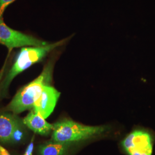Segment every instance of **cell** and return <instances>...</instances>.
I'll use <instances>...</instances> for the list:
<instances>
[{
  "label": "cell",
  "instance_id": "cell-1",
  "mask_svg": "<svg viewBox=\"0 0 155 155\" xmlns=\"http://www.w3.org/2000/svg\"><path fill=\"white\" fill-rule=\"evenodd\" d=\"M54 63L50 61L43 70L41 74L33 81L24 86L13 97L5 110L17 114L24 111L31 109L35 101L42 92L45 86L50 85Z\"/></svg>",
  "mask_w": 155,
  "mask_h": 155
},
{
  "label": "cell",
  "instance_id": "cell-2",
  "mask_svg": "<svg viewBox=\"0 0 155 155\" xmlns=\"http://www.w3.org/2000/svg\"><path fill=\"white\" fill-rule=\"evenodd\" d=\"M53 125L52 140L66 143L91 139L105 133L109 129L105 125H86L69 119L62 120Z\"/></svg>",
  "mask_w": 155,
  "mask_h": 155
},
{
  "label": "cell",
  "instance_id": "cell-3",
  "mask_svg": "<svg viewBox=\"0 0 155 155\" xmlns=\"http://www.w3.org/2000/svg\"><path fill=\"white\" fill-rule=\"evenodd\" d=\"M64 41L65 40H63L55 43L47 44L44 46L22 47L14 64L2 82L1 90H2L3 93L7 91L12 80L17 75L23 72L32 65L41 61L52 50L63 45Z\"/></svg>",
  "mask_w": 155,
  "mask_h": 155
},
{
  "label": "cell",
  "instance_id": "cell-4",
  "mask_svg": "<svg viewBox=\"0 0 155 155\" xmlns=\"http://www.w3.org/2000/svg\"><path fill=\"white\" fill-rule=\"evenodd\" d=\"M0 43L11 51L13 48L24 47H39L47 45L45 41L25 35L8 27L0 18Z\"/></svg>",
  "mask_w": 155,
  "mask_h": 155
},
{
  "label": "cell",
  "instance_id": "cell-5",
  "mask_svg": "<svg viewBox=\"0 0 155 155\" xmlns=\"http://www.w3.org/2000/svg\"><path fill=\"white\" fill-rule=\"evenodd\" d=\"M122 147L128 155H152L153 140L150 133L136 130L122 140Z\"/></svg>",
  "mask_w": 155,
  "mask_h": 155
},
{
  "label": "cell",
  "instance_id": "cell-6",
  "mask_svg": "<svg viewBox=\"0 0 155 155\" xmlns=\"http://www.w3.org/2000/svg\"><path fill=\"white\" fill-rule=\"evenodd\" d=\"M60 95L61 93L54 87L50 85L45 86L35 101L32 110L45 119L47 118L54 110Z\"/></svg>",
  "mask_w": 155,
  "mask_h": 155
},
{
  "label": "cell",
  "instance_id": "cell-7",
  "mask_svg": "<svg viewBox=\"0 0 155 155\" xmlns=\"http://www.w3.org/2000/svg\"><path fill=\"white\" fill-rule=\"evenodd\" d=\"M21 122L15 114L2 113L0 114V141H12L15 131L20 126Z\"/></svg>",
  "mask_w": 155,
  "mask_h": 155
},
{
  "label": "cell",
  "instance_id": "cell-8",
  "mask_svg": "<svg viewBox=\"0 0 155 155\" xmlns=\"http://www.w3.org/2000/svg\"><path fill=\"white\" fill-rule=\"evenodd\" d=\"M23 123L35 133L40 135L49 134L54 128L53 124L48 123L45 118L33 110L24 118Z\"/></svg>",
  "mask_w": 155,
  "mask_h": 155
},
{
  "label": "cell",
  "instance_id": "cell-9",
  "mask_svg": "<svg viewBox=\"0 0 155 155\" xmlns=\"http://www.w3.org/2000/svg\"><path fill=\"white\" fill-rule=\"evenodd\" d=\"M71 143L51 141L39 147L40 155H68Z\"/></svg>",
  "mask_w": 155,
  "mask_h": 155
},
{
  "label": "cell",
  "instance_id": "cell-10",
  "mask_svg": "<svg viewBox=\"0 0 155 155\" xmlns=\"http://www.w3.org/2000/svg\"><path fill=\"white\" fill-rule=\"evenodd\" d=\"M23 134H24V131H23V127L22 125H21L20 126H19L17 128L16 130L15 131L12 141H20L23 137Z\"/></svg>",
  "mask_w": 155,
  "mask_h": 155
},
{
  "label": "cell",
  "instance_id": "cell-11",
  "mask_svg": "<svg viewBox=\"0 0 155 155\" xmlns=\"http://www.w3.org/2000/svg\"><path fill=\"white\" fill-rule=\"evenodd\" d=\"M15 1V0H0V18L2 17L3 13L6 7Z\"/></svg>",
  "mask_w": 155,
  "mask_h": 155
},
{
  "label": "cell",
  "instance_id": "cell-12",
  "mask_svg": "<svg viewBox=\"0 0 155 155\" xmlns=\"http://www.w3.org/2000/svg\"><path fill=\"white\" fill-rule=\"evenodd\" d=\"M34 139L35 137L33 136L23 155H32L34 148Z\"/></svg>",
  "mask_w": 155,
  "mask_h": 155
},
{
  "label": "cell",
  "instance_id": "cell-13",
  "mask_svg": "<svg viewBox=\"0 0 155 155\" xmlns=\"http://www.w3.org/2000/svg\"><path fill=\"white\" fill-rule=\"evenodd\" d=\"M6 64H7V59L6 60L5 62V64L4 65V66L2 67V69L0 71V81H1V79H2L3 76H4V74L5 73L6 70Z\"/></svg>",
  "mask_w": 155,
  "mask_h": 155
},
{
  "label": "cell",
  "instance_id": "cell-14",
  "mask_svg": "<svg viewBox=\"0 0 155 155\" xmlns=\"http://www.w3.org/2000/svg\"><path fill=\"white\" fill-rule=\"evenodd\" d=\"M0 155H11L9 152L0 145Z\"/></svg>",
  "mask_w": 155,
  "mask_h": 155
}]
</instances>
